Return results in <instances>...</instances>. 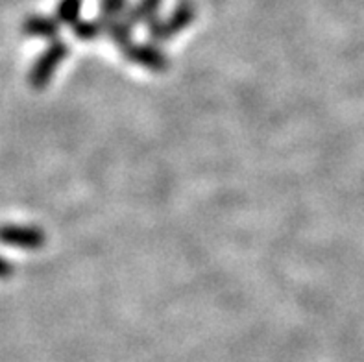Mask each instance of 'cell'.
I'll return each mask as SVG.
<instances>
[{
    "label": "cell",
    "instance_id": "obj_7",
    "mask_svg": "<svg viewBox=\"0 0 364 362\" xmlns=\"http://www.w3.org/2000/svg\"><path fill=\"white\" fill-rule=\"evenodd\" d=\"M163 0H139L137 4L126 9L122 17L128 21L132 26L141 23H150L152 18L157 17V11L161 8Z\"/></svg>",
    "mask_w": 364,
    "mask_h": 362
},
{
    "label": "cell",
    "instance_id": "obj_8",
    "mask_svg": "<svg viewBox=\"0 0 364 362\" xmlns=\"http://www.w3.org/2000/svg\"><path fill=\"white\" fill-rule=\"evenodd\" d=\"M82 11V0H60L55 18L60 24H76Z\"/></svg>",
    "mask_w": 364,
    "mask_h": 362
},
{
    "label": "cell",
    "instance_id": "obj_4",
    "mask_svg": "<svg viewBox=\"0 0 364 362\" xmlns=\"http://www.w3.org/2000/svg\"><path fill=\"white\" fill-rule=\"evenodd\" d=\"M126 60L129 63H135L139 67L152 70V73H163L168 69V58L163 54L161 48L154 45H144V43H129L122 48Z\"/></svg>",
    "mask_w": 364,
    "mask_h": 362
},
{
    "label": "cell",
    "instance_id": "obj_1",
    "mask_svg": "<svg viewBox=\"0 0 364 362\" xmlns=\"http://www.w3.org/2000/svg\"><path fill=\"white\" fill-rule=\"evenodd\" d=\"M196 18V4L194 0H178V4L166 18L156 17L148 24V36L154 43H165L174 36L189 28Z\"/></svg>",
    "mask_w": 364,
    "mask_h": 362
},
{
    "label": "cell",
    "instance_id": "obj_5",
    "mask_svg": "<svg viewBox=\"0 0 364 362\" xmlns=\"http://www.w3.org/2000/svg\"><path fill=\"white\" fill-rule=\"evenodd\" d=\"M61 24L58 23L55 17L48 15H30L24 18L23 33L28 37H36V39H58Z\"/></svg>",
    "mask_w": 364,
    "mask_h": 362
},
{
    "label": "cell",
    "instance_id": "obj_10",
    "mask_svg": "<svg viewBox=\"0 0 364 362\" xmlns=\"http://www.w3.org/2000/svg\"><path fill=\"white\" fill-rule=\"evenodd\" d=\"M98 8L102 17H120L128 9V0H100Z\"/></svg>",
    "mask_w": 364,
    "mask_h": 362
},
{
    "label": "cell",
    "instance_id": "obj_3",
    "mask_svg": "<svg viewBox=\"0 0 364 362\" xmlns=\"http://www.w3.org/2000/svg\"><path fill=\"white\" fill-rule=\"evenodd\" d=\"M45 231L36 225H0V244H4V246L21 247V250H39L45 246Z\"/></svg>",
    "mask_w": 364,
    "mask_h": 362
},
{
    "label": "cell",
    "instance_id": "obj_2",
    "mask_svg": "<svg viewBox=\"0 0 364 362\" xmlns=\"http://www.w3.org/2000/svg\"><path fill=\"white\" fill-rule=\"evenodd\" d=\"M69 55V46L67 43L60 41V39H54L50 43V46L43 52L39 58L36 60V63L32 65L30 74H28V82L33 89H45L48 83H50L52 76L58 70V67L61 65V61Z\"/></svg>",
    "mask_w": 364,
    "mask_h": 362
},
{
    "label": "cell",
    "instance_id": "obj_9",
    "mask_svg": "<svg viewBox=\"0 0 364 362\" xmlns=\"http://www.w3.org/2000/svg\"><path fill=\"white\" fill-rule=\"evenodd\" d=\"M74 36L82 39V41H92V39L104 36L100 18H95V21H78V23L74 24Z\"/></svg>",
    "mask_w": 364,
    "mask_h": 362
},
{
    "label": "cell",
    "instance_id": "obj_6",
    "mask_svg": "<svg viewBox=\"0 0 364 362\" xmlns=\"http://www.w3.org/2000/svg\"><path fill=\"white\" fill-rule=\"evenodd\" d=\"M102 23V30L104 36H107L111 41L119 46L120 50L132 43V33H134V26L126 21L122 15L120 17H98Z\"/></svg>",
    "mask_w": 364,
    "mask_h": 362
},
{
    "label": "cell",
    "instance_id": "obj_11",
    "mask_svg": "<svg viewBox=\"0 0 364 362\" xmlns=\"http://www.w3.org/2000/svg\"><path fill=\"white\" fill-rule=\"evenodd\" d=\"M11 274H14V265L6 261L4 257H0V280H6Z\"/></svg>",
    "mask_w": 364,
    "mask_h": 362
}]
</instances>
